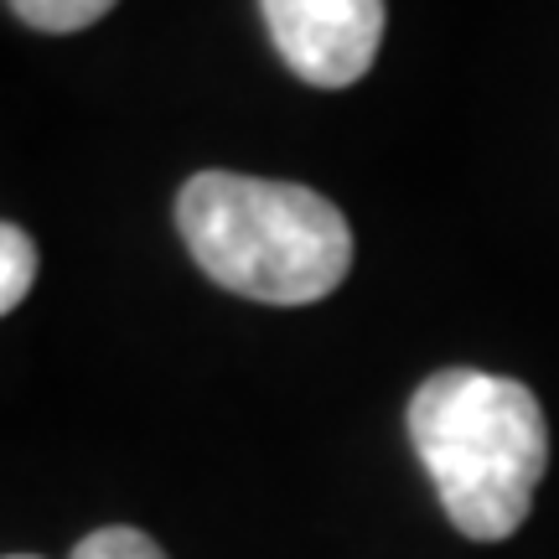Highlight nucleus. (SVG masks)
<instances>
[{
	"label": "nucleus",
	"instance_id": "20e7f679",
	"mask_svg": "<svg viewBox=\"0 0 559 559\" xmlns=\"http://www.w3.org/2000/svg\"><path fill=\"white\" fill-rule=\"evenodd\" d=\"M37 280V243L26 228L0 223V317H11Z\"/></svg>",
	"mask_w": 559,
	"mask_h": 559
},
{
	"label": "nucleus",
	"instance_id": "f257e3e1",
	"mask_svg": "<svg viewBox=\"0 0 559 559\" xmlns=\"http://www.w3.org/2000/svg\"><path fill=\"white\" fill-rule=\"evenodd\" d=\"M409 440L445 519L466 539H513L549 466V425L534 389L481 368H440L409 400Z\"/></svg>",
	"mask_w": 559,
	"mask_h": 559
},
{
	"label": "nucleus",
	"instance_id": "39448f33",
	"mask_svg": "<svg viewBox=\"0 0 559 559\" xmlns=\"http://www.w3.org/2000/svg\"><path fill=\"white\" fill-rule=\"evenodd\" d=\"M11 11L26 26H37V32L68 37V32H83V26H94L99 16H109L115 0H11Z\"/></svg>",
	"mask_w": 559,
	"mask_h": 559
},
{
	"label": "nucleus",
	"instance_id": "7ed1b4c3",
	"mask_svg": "<svg viewBox=\"0 0 559 559\" xmlns=\"http://www.w3.org/2000/svg\"><path fill=\"white\" fill-rule=\"evenodd\" d=\"M270 41L311 88H353L383 41V0H260Z\"/></svg>",
	"mask_w": 559,
	"mask_h": 559
},
{
	"label": "nucleus",
	"instance_id": "0eeeda50",
	"mask_svg": "<svg viewBox=\"0 0 559 559\" xmlns=\"http://www.w3.org/2000/svg\"><path fill=\"white\" fill-rule=\"evenodd\" d=\"M5 559H32V555H5Z\"/></svg>",
	"mask_w": 559,
	"mask_h": 559
},
{
	"label": "nucleus",
	"instance_id": "423d86ee",
	"mask_svg": "<svg viewBox=\"0 0 559 559\" xmlns=\"http://www.w3.org/2000/svg\"><path fill=\"white\" fill-rule=\"evenodd\" d=\"M68 559H166V549H160L151 534H140V528L109 523V528H94L88 539L73 544Z\"/></svg>",
	"mask_w": 559,
	"mask_h": 559
},
{
	"label": "nucleus",
	"instance_id": "f03ea898",
	"mask_svg": "<svg viewBox=\"0 0 559 559\" xmlns=\"http://www.w3.org/2000/svg\"><path fill=\"white\" fill-rule=\"evenodd\" d=\"M177 228L202 275L264 306H311L353 270L342 207L300 181L198 171L177 192Z\"/></svg>",
	"mask_w": 559,
	"mask_h": 559
}]
</instances>
